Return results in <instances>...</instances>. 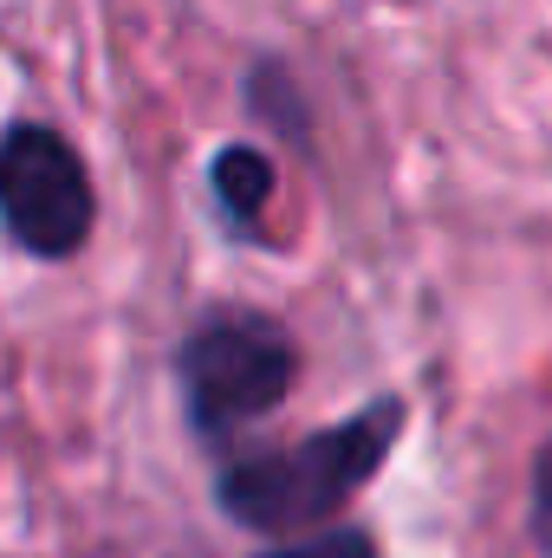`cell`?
<instances>
[{"label":"cell","instance_id":"obj_1","mask_svg":"<svg viewBox=\"0 0 552 558\" xmlns=\"http://www.w3.org/2000/svg\"><path fill=\"white\" fill-rule=\"evenodd\" d=\"M404 428V403H371L338 428H319L279 454H254V461H235L215 494H221V513L254 526V533H305L319 526L325 513H338L391 454Z\"/></svg>","mask_w":552,"mask_h":558},{"label":"cell","instance_id":"obj_3","mask_svg":"<svg viewBox=\"0 0 552 558\" xmlns=\"http://www.w3.org/2000/svg\"><path fill=\"white\" fill-rule=\"evenodd\" d=\"M292 384V351L261 318H215L182 351V390L202 435H235L241 422L267 416Z\"/></svg>","mask_w":552,"mask_h":558},{"label":"cell","instance_id":"obj_6","mask_svg":"<svg viewBox=\"0 0 552 558\" xmlns=\"http://www.w3.org/2000/svg\"><path fill=\"white\" fill-rule=\"evenodd\" d=\"M533 539L552 558V441L540 448V468H533Z\"/></svg>","mask_w":552,"mask_h":558},{"label":"cell","instance_id":"obj_2","mask_svg":"<svg viewBox=\"0 0 552 558\" xmlns=\"http://www.w3.org/2000/svg\"><path fill=\"white\" fill-rule=\"evenodd\" d=\"M0 221L26 254H72L92 234V182L72 143L46 124L0 131Z\"/></svg>","mask_w":552,"mask_h":558},{"label":"cell","instance_id":"obj_4","mask_svg":"<svg viewBox=\"0 0 552 558\" xmlns=\"http://www.w3.org/2000/svg\"><path fill=\"white\" fill-rule=\"evenodd\" d=\"M215 195H221V208H228L235 221H254L261 202L274 195V162H267L261 149H248V143H228V149L215 156Z\"/></svg>","mask_w":552,"mask_h":558},{"label":"cell","instance_id":"obj_5","mask_svg":"<svg viewBox=\"0 0 552 558\" xmlns=\"http://www.w3.org/2000/svg\"><path fill=\"white\" fill-rule=\"evenodd\" d=\"M261 558H377L371 533H319V539H299V546H274Z\"/></svg>","mask_w":552,"mask_h":558}]
</instances>
